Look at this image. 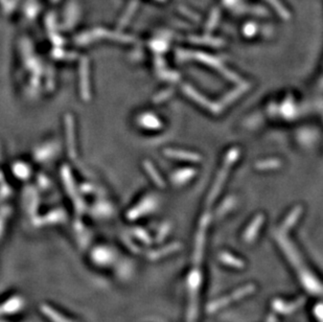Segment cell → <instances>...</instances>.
Masks as SVG:
<instances>
[{"mask_svg": "<svg viewBox=\"0 0 323 322\" xmlns=\"http://www.w3.org/2000/svg\"><path fill=\"white\" fill-rule=\"evenodd\" d=\"M239 153L240 152H239L238 149H233V150H230L228 152L227 156L225 158V161H224V166H223L222 170L220 171V173L218 175V178H217V180L215 182V185L213 187V190H211V192H210L209 201H211V200H214L218 196L223 183H224V181L226 180V177H227L229 169L231 168V165L235 163V161L239 157Z\"/></svg>", "mask_w": 323, "mask_h": 322, "instance_id": "cell-1", "label": "cell"}, {"mask_svg": "<svg viewBox=\"0 0 323 322\" xmlns=\"http://www.w3.org/2000/svg\"><path fill=\"white\" fill-rule=\"evenodd\" d=\"M164 153H165L166 156L172 157V158H176V159L185 160V161L197 162V161L201 160V157H200L198 154L192 153V152H187V151L175 150V149H168V150L164 151Z\"/></svg>", "mask_w": 323, "mask_h": 322, "instance_id": "cell-2", "label": "cell"}, {"mask_svg": "<svg viewBox=\"0 0 323 322\" xmlns=\"http://www.w3.org/2000/svg\"><path fill=\"white\" fill-rule=\"evenodd\" d=\"M184 91L186 92V94L188 96H191L194 101H196L197 103H199L201 106L205 107V108H208L210 111H213V112H219V110H220V107H218L217 105H214V104H211L209 101H207V99L205 97H203L201 94H199L198 92H196L193 88L191 87H188V86H185L184 87Z\"/></svg>", "mask_w": 323, "mask_h": 322, "instance_id": "cell-3", "label": "cell"}, {"mask_svg": "<svg viewBox=\"0 0 323 322\" xmlns=\"http://www.w3.org/2000/svg\"><path fill=\"white\" fill-rule=\"evenodd\" d=\"M139 123L142 127L148 129H158L161 127L160 120L151 114H143L139 118Z\"/></svg>", "mask_w": 323, "mask_h": 322, "instance_id": "cell-4", "label": "cell"}, {"mask_svg": "<svg viewBox=\"0 0 323 322\" xmlns=\"http://www.w3.org/2000/svg\"><path fill=\"white\" fill-rule=\"evenodd\" d=\"M143 166H144V169H146L147 173H149V175L151 176V178L152 180L157 184L159 187H164V182L163 180L161 179V177L160 175L158 174V172L156 171V169L153 166V164L150 162V161H144L143 163Z\"/></svg>", "mask_w": 323, "mask_h": 322, "instance_id": "cell-5", "label": "cell"}, {"mask_svg": "<svg viewBox=\"0 0 323 322\" xmlns=\"http://www.w3.org/2000/svg\"><path fill=\"white\" fill-rule=\"evenodd\" d=\"M249 88V84H244L242 86H240L238 89H236L235 91H232L230 94H228L225 99H224V104H229L230 102L235 101L236 98H238L240 95H242L245 91H246Z\"/></svg>", "mask_w": 323, "mask_h": 322, "instance_id": "cell-6", "label": "cell"}, {"mask_svg": "<svg viewBox=\"0 0 323 322\" xmlns=\"http://www.w3.org/2000/svg\"><path fill=\"white\" fill-rule=\"evenodd\" d=\"M195 175V171L192 170H184V171H180V172H177L174 176V180L177 183H183L185 181H187L188 179H191L192 177Z\"/></svg>", "mask_w": 323, "mask_h": 322, "instance_id": "cell-7", "label": "cell"}, {"mask_svg": "<svg viewBox=\"0 0 323 322\" xmlns=\"http://www.w3.org/2000/svg\"><path fill=\"white\" fill-rule=\"evenodd\" d=\"M280 165H281L280 161L276 160V159H273V160H266V161L259 162L256 166H258L260 170H268V169L278 168Z\"/></svg>", "mask_w": 323, "mask_h": 322, "instance_id": "cell-8", "label": "cell"}, {"mask_svg": "<svg viewBox=\"0 0 323 322\" xmlns=\"http://www.w3.org/2000/svg\"><path fill=\"white\" fill-rule=\"evenodd\" d=\"M136 6H137V2H136V1H133V2L131 3V6L128 8V12H127V13H126V15L124 16V18L121 19L120 26H121V25H125V24L127 23V22H128V21H129V19H130V17H132L133 13L135 12Z\"/></svg>", "mask_w": 323, "mask_h": 322, "instance_id": "cell-9", "label": "cell"}, {"mask_svg": "<svg viewBox=\"0 0 323 322\" xmlns=\"http://www.w3.org/2000/svg\"><path fill=\"white\" fill-rule=\"evenodd\" d=\"M268 1L270 2V4H271V5H273V6L276 8V10L278 12V14L282 15V16H283V17H285L286 19H288V17H289V13L287 12V10L285 9V7H284L280 2H277V0H268Z\"/></svg>", "mask_w": 323, "mask_h": 322, "instance_id": "cell-10", "label": "cell"}, {"mask_svg": "<svg viewBox=\"0 0 323 322\" xmlns=\"http://www.w3.org/2000/svg\"><path fill=\"white\" fill-rule=\"evenodd\" d=\"M218 19H219V10H218V8H216V10H214L213 14H211L210 20H209L208 24H207V29L208 30H211L215 27V25L217 24V22H218Z\"/></svg>", "mask_w": 323, "mask_h": 322, "instance_id": "cell-11", "label": "cell"}, {"mask_svg": "<svg viewBox=\"0 0 323 322\" xmlns=\"http://www.w3.org/2000/svg\"><path fill=\"white\" fill-rule=\"evenodd\" d=\"M171 94H172V90H166V91H163V92H161L160 94H158L157 96H156V97L154 98V103H160V102H162V101H163V99L168 98Z\"/></svg>", "mask_w": 323, "mask_h": 322, "instance_id": "cell-12", "label": "cell"}]
</instances>
